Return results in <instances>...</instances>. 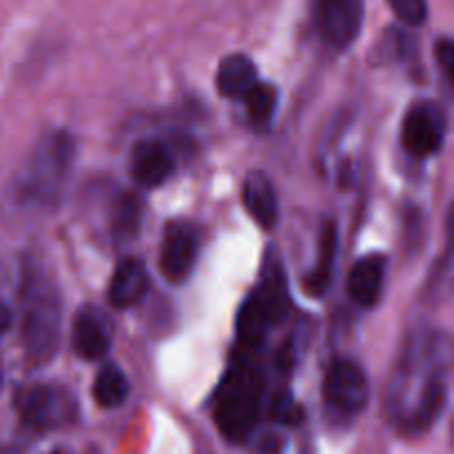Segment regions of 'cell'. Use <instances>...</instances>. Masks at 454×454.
Wrapping results in <instances>:
<instances>
[{
    "label": "cell",
    "instance_id": "6da1fadb",
    "mask_svg": "<svg viewBox=\"0 0 454 454\" xmlns=\"http://www.w3.org/2000/svg\"><path fill=\"white\" fill-rule=\"evenodd\" d=\"M446 348H442V340L434 335L415 340V348L406 350L402 368H399V381L395 386V395L411 388L419 381V388L406 403L399 419L412 430H424L442 415L448 397L446 381Z\"/></svg>",
    "mask_w": 454,
    "mask_h": 454
},
{
    "label": "cell",
    "instance_id": "7a4b0ae2",
    "mask_svg": "<svg viewBox=\"0 0 454 454\" xmlns=\"http://www.w3.org/2000/svg\"><path fill=\"white\" fill-rule=\"evenodd\" d=\"M75 145L69 133L44 137L13 182V200L29 208H49L60 200L74 164Z\"/></svg>",
    "mask_w": 454,
    "mask_h": 454
},
{
    "label": "cell",
    "instance_id": "3957f363",
    "mask_svg": "<svg viewBox=\"0 0 454 454\" xmlns=\"http://www.w3.org/2000/svg\"><path fill=\"white\" fill-rule=\"evenodd\" d=\"M260 371L247 359H239L238 368L226 377L215 406L217 426L231 442H244L253 433L260 417Z\"/></svg>",
    "mask_w": 454,
    "mask_h": 454
},
{
    "label": "cell",
    "instance_id": "277c9868",
    "mask_svg": "<svg viewBox=\"0 0 454 454\" xmlns=\"http://www.w3.org/2000/svg\"><path fill=\"white\" fill-rule=\"evenodd\" d=\"M286 306L288 295L282 266L270 264L257 291L248 297L242 313H239V340H242V344H260L269 328L282 319Z\"/></svg>",
    "mask_w": 454,
    "mask_h": 454
},
{
    "label": "cell",
    "instance_id": "5b68a950",
    "mask_svg": "<svg viewBox=\"0 0 454 454\" xmlns=\"http://www.w3.org/2000/svg\"><path fill=\"white\" fill-rule=\"evenodd\" d=\"M364 0H313L315 34L331 49H348L364 27Z\"/></svg>",
    "mask_w": 454,
    "mask_h": 454
},
{
    "label": "cell",
    "instance_id": "8992f818",
    "mask_svg": "<svg viewBox=\"0 0 454 454\" xmlns=\"http://www.w3.org/2000/svg\"><path fill=\"white\" fill-rule=\"evenodd\" d=\"M22 421L35 430L62 428L78 415L75 397L60 386H34L18 399Z\"/></svg>",
    "mask_w": 454,
    "mask_h": 454
},
{
    "label": "cell",
    "instance_id": "52a82bcc",
    "mask_svg": "<svg viewBox=\"0 0 454 454\" xmlns=\"http://www.w3.org/2000/svg\"><path fill=\"white\" fill-rule=\"evenodd\" d=\"M324 399L344 417L359 415L368 403V380L353 359H335L324 377Z\"/></svg>",
    "mask_w": 454,
    "mask_h": 454
},
{
    "label": "cell",
    "instance_id": "ba28073f",
    "mask_svg": "<svg viewBox=\"0 0 454 454\" xmlns=\"http://www.w3.org/2000/svg\"><path fill=\"white\" fill-rule=\"evenodd\" d=\"M446 140V115L434 102H417L403 118L402 142L412 158L439 153Z\"/></svg>",
    "mask_w": 454,
    "mask_h": 454
},
{
    "label": "cell",
    "instance_id": "9c48e42d",
    "mask_svg": "<svg viewBox=\"0 0 454 454\" xmlns=\"http://www.w3.org/2000/svg\"><path fill=\"white\" fill-rule=\"evenodd\" d=\"M202 235L195 224L186 220L171 222L164 231L162 251H160V270L173 284H180L193 270L200 255Z\"/></svg>",
    "mask_w": 454,
    "mask_h": 454
},
{
    "label": "cell",
    "instance_id": "30bf717a",
    "mask_svg": "<svg viewBox=\"0 0 454 454\" xmlns=\"http://www.w3.org/2000/svg\"><path fill=\"white\" fill-rule=\"evenodd\" d=\"M176 171V160L160 140H142L131 151V176L145 189L162 186Z\"/></svg>",
    "mask_w": 454,
    "mask_h": 454
},
{
    "label": "cell",
    "instance_id": "8fae6325",
    "mask_svg": "<svg viewBox=\"0 0 454 454\" xmlns=\"http://www.w3.org/2000/svg\"><path fill=\"white\" fill-rule=\"evenodd\" d=\"M25 313V341L31 355H51L58 341V304L53 297L38 295Z\"/></svg>",
    "mask_w": 454,
    "mask_h": 454
},
{
    "label": "cell",
    "instance_id": "7c38bea8",
    "mask_svg": "<svg viewBox=\"0 0 454 454\" xmlns=\"http://www.w3.org/2000/svg\"><path fill=\"white\" fill-rule=\"evenodd\" d=\"M149 273L137 257H122L109 282V301L115 309H133L149 293Z\"/></svg>",
    "mask_w": 454,
    "mask_h": 454
},
{
    "label": "cell",
    "instance_id": "4fadbf2b",
    "mask_svg": "<svg viewBox=\"0 0 454 454\" xmlns=\"http://www.w3.org/2000/svg\"><path fill=\"white\" fill-rule=\"evenodd\" d=\"M71 346H74L75 355L80 359H87V362H96V359L105 357L111 346V337L109 326H106V322L98 310H78L74 319V328H71Z\"/></svg>",
    "mask_w": 454,
    "mask_h": 454
},
{
    "label": "cell",
    "instance_id": "5bb4252c",
    "mask_svg": "<svg viewBox=\"0 0 454 454\" xmlns=\"http://www.w3.org/2000/svg\"><path fill=\"white\" fill-rule=\"evenodd\" d=\"M242 202L248 215L264 229H273L279 217V202L275 186L266 173H248L242 186Z\"/></svg>",
    "mask_w": 454,
    "mask_h": 454
},
{
    "label": "cell",
    "instance_id": "9a60e30c",
    "mask_svg": "<svg viewBox=\"0 0 454 454\" xmlns=\"http://www.w3.org/2000/svg\"><path fill=\"white\" fill-rule=\"evenodd\" d=\"M386 278V257L380 253H371V255L357 260L348 275V293L359 306L371 309L380 301L381 288H384Z\"/></svg>",
    "mask_w": 454,
    "mask_h": 454
},
{
    "label": "cell",
    "instance_id": "2e32d148",
    "mask_svg": "<svg viewBox=\"0 0 454 454\" xmlns=\"http://www.w3.org/2000/svg\"><path fill=\"white\" fill-rule=\"evenodd\" d=\"M215 82L220 96L229 98V100H242L260 82L255 62L244 53H231L220 62Z\"/></svg>",
    "mask_w": 454,
    "mask_h": 454
},
{
    "label": "cell",
    "instance_id": "e0dca14e",
    "mask_svg": "<svg viewBox=\"0 0 454 454\" xmlns=\"http://www.w3.org/2000/svg\"><path fill=\"white\" fill-rule=\"evenodd\" d=\"M337 226L335 222H326L319 235V251L317 260H315L313 270L304 278V291L313 297H324L333 284V275H335V257H337Z\"/></svg>",
    "mask_w": 454,
    "mask_h": 454
},
{
    "label": "cell",
    "instance_id": "ac0fdd59",
    "mask_svg": "<svg viewBox=\"0 0 454 454\" xmlns=\"http://www.w3.org/2000/svg\"><path fill=\"white\" fill-rule=\"evenodd\" d=\"M129 390H131V386H129L127 375L111 364L102 368L93 381V399L102 408L122 406L129 397Z\"/></svg>",
    "mask_w": 454,
    "mask_h": 454
},
{
    "label": "cell",
    "instance_id": "d6986e66",
    "mask_svg": "<svg viewBox=\"0 0 454 454\" xmlns=\"http://www.w3.org/2000/svg\"><path fill=\"white\" fill-rule=\"evenodd\" d=\"M247 102V114L253 127L266 129L273 122L275 109H278V89L269 82H257L247 96L242 98Z\"/></svg>",
    "mask_w": 454,
    "mask_h": 454
},
{
    "label": "cell",
    "instance_id": "ffe728a7",
    "mask_svg": "<svg viewBox=\"0 0 454 454\" xmlns=\"http://www.w3.org/2000/svg\"><path fill=\"white\" fill-rule=\"evenodd\" d=\"M395 16L408 27H421L428 20V0H388Z\"/></svg>",
    "mask_w": 454,
    "mask_h": 454
},
{
    "label": "cell",
    "instance_id": "44dd1931",
    "mask_svg": "<svg viewBox=\"0 0 454 454\" xmlns=\"http://www.w3.org/2000/svg\"><path fill=\"white\" fill-rule=\"evenodd\" d=\"M137 222H140V204L137 200H122L115 215V235L118 238H133L137 233Z\"/></svg>",
    "mask_w": 454,
    "mask_h": 454
},
{
    "label": "cell",
    "instance_id": "7402d4cb",
    "mask_svg": "<svg viewBox=\"0 0 454 454\" xmlns=\"http://www.w3.org/2000/svg\"><path fill=\"white\" fill-rule=\"evenodd\" d=\"M270 415H273L275 421H279V424H286V426H297V424H301V419H304V411L297 406L295 399H293L288 393L278 395V397L273 399Z\"/></svg>",
    "mask_w": 454,
    "mask_h": 454
},
{
    "label": "cell",
    "instance_id": "603a6c76",
    "mask_svg": "<svg viewBox=\"0 0 454 454\" xmlns=\"http://www.w3.org/2000/svg\"><path fill=\"white\" fill-rule=\"evenodd\" d=\"M434 51H437V60L439 65H442L443 74L448 75V80L452 78V69H454V47L452 43L448 38H442L437 43V47H434Z\"/></svg>",
    "mask_w": 454,
    "mask_h": 454
},
{
    "label": "cell",
    "instance_id": "cb8c5ba5",
    "mask_svg": "<svg viewBox=\"0 0 454 454\" xmlns=\"http://www.w3.org/2000/svg\"><path fill=\"white\" fill-rule=\"evenodd\" d=\"M9 326H12V309H9L7 301L0 300V340L7 335Z\"/></svg>",
    "mask_w": 454,
    "mask_h": 454
}]
</instances>
